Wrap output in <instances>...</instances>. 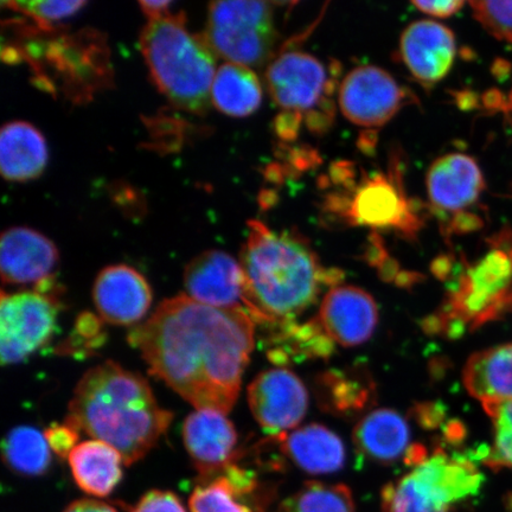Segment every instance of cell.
Instances as JSON below:
<instances>
[{
	"instance_id": "obj_1",
	"label": "cell",
	"mask_w": 512,
	"mask_h": 512,
	"mask_svg": "<svg viewBox=\"0 0 512 512\" xmlns=\"http://www.w3.org/2000/svg\"><path fill=\"white\" fill-rule=\"evenodd\" d=\"M254 320L179 294L128 335L150 374L197 409L232 411L254 349Z\"/></svg>"
},
{
	"instance_id": "obj_2",
	"label": "cell",
	"mask_w": 512,
	"mask_h": 512,
	"mask_svg": "<svg viewBox=\"0 0 512 512\" xmlns=\"http://www.w3.org/2000/svg\"><path fill=\"white\" fill-rule=\"evenodd\" d=\"M172 418L144 377L107 361L82 376L66 422L114 447L130 466L158 444Z\"/></svg>"
},
{
	"instance_id": "obj_3",
	"label": "cell",
	"mask_w": 512,
	"mask_h": 512,
	"mask_svg": "<svg viewBox=\"0 0 512 512\" xmlns=\"http://www.w3.org/2000/svg\"><path fill=\"white\" fill-rule=\"evenodd\" d=\"M247 281V312L255 323L293 322L317 302L326 287L342 279L326 270L303 238L275 232L265 223L248 222V236L240 256Z\"/></svg>"
},
{
	"instance_id": "obj_4",
	"label": "cell",
	"mask_w": 512,
	"mask_h": 512,
	"mask_svg": "<svg viewBox=\"0 0 512 512\" xmlns=\"http://www.w3.org/2000/svg\"><path fill=\"white\" fill-rule=\"evenodd\" d=\"M140 49L153 82L172 105L195 114L208 110L215 53L206 37L185 29L183 14L149 21L140 36Z\"/></svg>"
},
{
	"instance_id": "obj_5",
	"label": "cell",
	"mask_w": 512,
	"mask_h": 512,
	"mask_svg": "<svg viewBox=\"0 0 512 512\" xmlns=\"http://www.w3.org/2000/svg\"><path fill=\"white\" fill-rule=\"evenodd\" d=\"M482 483L470 459L437 450L382 490V512H450L477 495Z\"/></svg>"
},
{
	"instance_id": "obj_6",
	"label": "cell",
	"mask_w": 512,
	"mask_h": 512,
	"mask_svg": "<svg viewBox=\"0 0 512 512\" xmlns=\"http://www.w3.org/2000/svg\"><path fill=\"white\" fill-rule=\"evenodd\" d=\"M512 309V255L494 248L466 268L452 287L447 304L427 323L432 331L456 336Z\"/></svg>"
},
{
	"instance_id": "obj_7",
	"label": "cell",
	"mask_w": 512,
	"mask_h": 512,
	"mask_svg": "<svg viewBox=\"0 0 512 512\" xmlns=\"http://www.w3.org/2000/svg\"><path fill=\"white\" fill-rule=\"evenodd\" d=\"M207 42L215 55L246 67L270 62L278 40L271 3L214 2L209 5Z\"/></svg>"
},
{
	"instance_id": "obj_8",
	"label": "cell",
	"mask_w": 512,
	"mask_h": 512,
	"mask_svg": "<svg viewBox=\"0 0 512 512\" xmlns=\"http://www.w3.org/2000/svg\"><path fill=\"white\" fill-rule=\"evenodd\" d=\"M266 85L274 104L284 113L300 115L311 130L330 124L335 75L318 57L287 50L268 63Z\"/></svg>"
},
{
	"instance_id": "obj_9",
	"label": "cell",
	"mask_w": 512,
	"mask_h": 512,
	"mask_svg": "<svg viewBox=\"0 0 512 512\" xmlns=\"http://www.w3.org/2000/svg\"><path fill=\"white\" fill-rule=\"evenodd\" d=\"M60 299L55 280L35 290L2 293L0 302V360L11 366L46 345L56 330Z\"/></svg>"
},
{
	"instance_id": "obj_10",
	"label": "cell",
	"mask_w": 512,
	"mask_h": 512,
	"mask_svg": "<svg viewBox=\"0 0 512 512\" xmlns=\"http://www.w3.org/2000/svg\"><path fill=\"white\" fill-rule=\"evenodd\" d=\"M334 202H338L334 210L352 226L395 229L408 235L419 228V217L409 206L401 182L383 174L363 179L351 196Z\"/></svg>"
},
{
	"instance_id": "obj_11",
	"label": "cell",
	"mask_w": 512,
	"mask_h": 512,
	"mask_svg": "<svg viewBox=\"0 0 512 512\" xmlns=\"http://www.w3.org/2000/svg\"><path fill=\"white\" fill-rule=\"evenodd\" d=\"M338 102L350 123L379 128L407 105L408 94L386 70L362 66L345 76L339 87Z\"/></svg>"
},
{
	"instance_id": "obj_12",
	"label": "cell",
	"mask_w": 512,
	"mask_h": 512,
	"mask_svg": "<svg viewBox=\"0 0 512 512\" xmlns=\"http://www.w3.org/2000/svg\"><path fill=\"white\" fill-rule=\"evenodd\" d=\"M248 403L261 430L279 437L304 419L309 393L292 371L274 368L259 374L249 384Z\"/></svg>"
},
{
	"instance_id": "obj_13",
	"label": "cell",
	"mask_w": 512,
	"mask_h": 512,
	"mask_svg": "<svg viewBox=\"0 0 512 512\" xmlns=\"http://www.w3.org/2000/svg\"><path fill=\"white\" fill-rule=\"evenodd\" d=\"M184 286L196 302L217 309L247 311V281L238 260L226 252L210 249L185 268Z\"/></svg>"
},
{
	"instance_id": "obj_14",
	"label": "cell",
	"mask_w": 512,
	"mask_h": 512,
	"mask_svg": "<svg viewBox=\"0 0 512 512\" xmlns=\"http://www.w3.org/2000/svg\"><path fill=\"white\" fill-rule=\"evenodd\" d=\"M226 415L215 409H197L184 421V445L201 483L238 462V433Z\"/></svg>"
},
{
	"instance_id": "obj_15",
	"label": "cell",
	"mask_w": 512,
	"mask_h": 512,
	"mask_svg": "<svg viewBox=\"0 0 512 512\" xmlns=\"http://www.w3.org/2000/svg\"><path fill=\"white\" fill-rule=\"evenodd\" d=\"M316 319L332 342L356 347L373 336L379 310L373 297L362 288L337 285L325 294Z\"/></svg>"
},
{
	"instance_id": "obj_16",
	"label": "cell",
	"mask_w": 512,
	"mask_h": 512,
	"mask_svg": "<svg viewBox=\"0 0 512 512\" xmlns=\"http://www.w3.org/2000/svg\"><path fill=\"white\" fill-rule=\"evenodd\" d=\"M96 310L105 322L130 326L137 324L149 312L152 290L143 274L127 265L104 268L93 287Z\"/></svg>"
},
{
	"instance_id": "obj_17",
	"label": "cell",
	"mask_w": 512,
	"mask_h": 512,
	"mask_svg": "<svg viewBox=\"0 0 512 512\" xmlns=\"http://www.w3.org/2000/svg\"><path fill=\"white\" fill-rule=\"evenodd\" d=\"M456 53L453 32L430 19L412 23L401 36V59L424 86H433L446 78L456 60Z\"/></svg>"
},
{
	"instance_id": "obj_18",
	"label": "cell",
	"mask_w": 512,
	"mask_h": 512,
	"mask_svg": "<svg viewBox=\"0 0 512 512\" xmlns=\"http://www.w3.org/2000/svg\"><path fill=\"white\" fill-rule=\"evenodd\" d=\"M59 261V249L54 242L34 229L14 227L2 235L0 272L3 284L37 285L53 277Z\"/></svg>"
},
{
	"instance_id": "obj_19",
	"label": "cell",
	"mask_w": 512,
	"mask_h": 512,
	"mask_svg": "<svg viewBox=\"0 0 512 512\" xmlns=\"http://www.w3.org/2000/svg\"><path fill=\"white\" fill-rule=\"evenodd\" d=\"M426 183L432 207L443 215L465 213L485 188L478 163L464 153H448L435 160Z\"/></svg>"
},
{
	"instance_id": "obj_20",
	"label": "cell",
	"mask_w": 512,
	"mask_h": 512,
	"mask_svg": "<svg viewBox=\"0 0 512 512\" xmlns=\"http://www.w3.org/2000/svg\"><path fill=\"white\" fill-rule=\"evenodd\" d=\"M279 437L280 451L284 456L310 475L337 472L345 463L343 441L325 426L307 425Z\"/></svg>"
},
{
	"instance_id": "obj_21",
	"label": "cell",
	"mask_w": 512,
	"mask_h": 512,
	"mask_svg": "<svg viewBox=\"0 0 512 512\" xmlns=\"http://www.w3.org/2000/svg\"><path fill=\"white\" fill-rule=\"evenodd\" d=\"M411 432L407 421L393 409H376L358 422L354 443L358 453L377 464H392L408 456Z\"/></svg>"
},
{
	"instance_id": "obj_22",
	"label": "cell",
	"mask_w": 512,
	"mask_h": 512,
	"mask_svg": "<svg viewBox=\"0 0 512 512\" xmlns=\"http://www.w3.org/2000/svg\"><path fill=\"white\" fill-rule=\"evenodd\" d=\"M48 163L43 134L25 121H11L0 131V170L6 181L27 182L41 176Z\"/></svg>"
},
{
	"instance_id": "obj_23",
	"label": "cell",
	"mask_w": 512,
	"mask_h": 512,
	"mask_svg": "<svg viewBox=\"0 0 512 512\" xmlns=\"http://www.w3.org/2000/svg\"><path fill=\"white\" fill-rule=\"evenodd\" d=\"M68 462L76 485L94 497L110 496L124 476L123 457L101 440L83 441L70 453Z\"/></svg>"
},
{
	"instance_id": "obj_24",
	"label": "cell",
	"mask_w": 512,
	"mask_h": 512,
	"mask_svg": "<svg viewBox=\"0 0 512 512\" xmlns=\"http://www.w3.org/2000/svg\"><path fill=\"white\" fill-rule=\"evenodd\" d=\"M464 384L482 403L512 401V343L473 354L464 369Z\"/></svg>"
},
{
	"instance_id": "obj_25",
	"label": "cell",
	"mask_w": 512,
	"mask_h": 512,
	"mask_svg": "<svg viewBox=\"0 0 512 512\" xmlns=\"http://www.w3.org/2000/svg\"><path fill=\"white\" fill-rule=\"evenodd\" d=\"M210 98L221 113L245 118L261 106V83L251 68L227 62L216 70Z\"/></svg>"
},
{
	"instance_id": "obj_26",
	"label": "cell",
	"mask_w": 512,
	"mask_h": 512,
	"mask_svg": "<svg viewBox=\"0 0 512 512\" xmlns=\"http://www.w3.org/2000/svg\"><path fill=\"white\" fill-rule=\"evenodd\" d=\"M272 326L275 334L270 339L268 357L278 366L294 360L328 357L334 351L335 343L316 318L306 323L293 320Z\"/></svg>"
},
{
	"instance_id": "obj_27",
	"label": "cell",
	"mask_w": 512,
	"mask_h": 512,
	"mask_svg": "<svg viewBox=\"0 0 512 512\" xmlns=\"http://www.w3.org/2000/svg\"><path fill=\"white\" fill-rule=\"evenodd\" d=\"M3 458L6 465L18 475H44L51 464V450L46 435L31 426L14 428L4 439Z\"/></svg>"
},
{
	"instance_id": "obj_28",
	"label": "cell",
	"mask_w": 512,
	"mask_h": 512,
	"mask_svg": "<svg viewBox=\"0 0 512 512\" xmlns=\"http://www.w3.org/2000/svg\"><path fill=\"white\" fill-rule=\"evenodd\" d=\"M275 512H356L348 486L310 482L285 499Z\"/></svg>"
},
{
	"instance_id": "obj_29",
	"label": "cell",
	"mask_w": 512,
	"mask_h": 512,
	"mask_svg": "<svg viewBox=\"0 0 512 512\" xmlns=\"http://www.w3.org/2000/svg\"><path fill=\"white\" fill-rule=\"evenodd\" d=\"M191 512H254L222 475L200 483L189 499Z\"/></svg>"
},
{
	"instance_id": "obj_30",
	"label": "cell",
	"mask_w": 512,
	"mask_h": 512,
	"mask_svg": "<svg viewBox=\"0 0 512 512\" xmlns=\"http://www.w3.org/2000/svg\"><path fill=\"white\" fill-rule=\"evenodd\" d=\"M494 427V445L485 456V463L495 469L512 470V401L483 403Z\"/></svg>"
},
{
	"instance_id": "obj_31",
	"label": "cell",
	"mask_w": 512,
	"mask_h": 512,
	"mask_svg": "<svg viewBox=\"0 0 512 512\" xmlns=\"http://www.w3.org/2000/svg\"><path fill=\"white\" fill-rule=\"evenodd\" d=\"M322 396H325L326 405L337 412L357 411L369 400L370 389L364 387L360 381L350 380L342 375L329 373L323 376Z\"/></svg>"
},
{
	"instance_id": "obj_32",
	"label": "cell",
	"mask_w": 512,
	"mask_h": 512,
	"mask_svg": "<svg viewBox=\"0 0 512 512\" xmlns=\"http://www.w3.org/2000/svg\"><path fill=\"white\" fill-rule=\"evenodd\" d=\"M473 15L490 35L512 43V2H472Z\"/></svg>"
},
{
	"instance_id": "obj_33",
	"label": "cell",
	"mask_w": 512,
	"mask_h": 512,
	"mask_svg": "<svg viewBox=\"0 0 512 512\" xmlns=\"http://www.w3.org/2000/svg\"><path fill=\"white\" fill-rule=\"evenodd\" d=\"M12 10L22 12L25 16L34 19L42 29H49L51 25L73 16L85 2H9L4 3Z\"/></svg>"
},
{
	"instance_id": "obj_34",
	"label": "cell",
	"mask_w": 512,
	"mask_h": 512,
	"mask_svg": "<svg viewBox=\"0 0 512 512\" xmlns=\"http://www.w3.org/2000/svg\"><path fill=\"white\" fill-rule=\"evenodd\" d=\"M74 344H66V350L72 352H86L88 350H93L98 347L102 343H104L105 338L104 334H102L101 324L99 323V319L96 318L92 313L85 312L79 316L78 320H76L75 330L72 337H70L69 342H76Z\"/></svg>"
},
{
	"instance_id": "obj_35",
	"label": "cell",
	"mask_w": 512,
	"mask_h": 512,
	"mask_svg": "<svg viewBox=\"0 0 512 512\" xmlns=\"http://www.w3.org/2000/svg\"><path fill=\"white\" fill-rule=\"evenodd\" d=\"M128 512H187L181 499L174 492L151 490L139 499Z\"/></svg>"
},
{
	"instance_id": "obj_36",
	"label": "cell",
	"mask_w": 512,
	"mask_h": 512,
	"mask_svg": "<svg viewBox=\"0 0 512 512\" xmlns=\"http://www.w3.org/2000/svg\"><path fill=\"white\" fill-rule=\"evenodd\" d=\"M44 435H46L50 450L62 459L68 458L74 448L79 445L80 431L67 424L66 421L63 424L51 425Z\"/></svg>"
},
{
	"instance_id": "obj_37",
	"label": "cell",
	"mask_w": 512,
	"mask_h": 512,
	"mask_svg": "<svg viewBox=\"0 0 512 512\" xmlns=\"http://www.w3.org/2000/svg\"><path fill=\"white\" fill-rule=\"evenodd\" d=\"M416 9L435 18H448L462 10L464 2H413Z\"/></svg>"
},
{
	"instance_id": "obj_38",
	"label": "cell",
	"mask_w": 512,
	"mask_h": 512,
	"mask_svg": "<svg viewBox=\"0 0 512 512\" xmlns=\"http://www.w3.org/2000/svg\"><path fill=\"white\" fill-rule=\"evenodd\" d=\"M63 512H118L111 504L98 499L82 498L70 503Z\"/></svg>"
},
{
	"instance_id": "obj_39",
	"label": "cell",
	"mask_w": 512,
	"mask_h": 512,
	"mask_svg": "<svg viewBox=\"0 0 512 512\" xmlns=\"http://www.w3.org/2000/svg\"><path fill=\"white\" fill-rule=\"evenodd\" d=\"M172 4L174 3L168 2V0H160V2H156V0H144V2L139 3L140 8H142L144 14L149 17L150 21L171 15L172 12L170 8Z\"/></svg>"
},
{
	"instance_id": "obj_40",
	"label": "cell",
	"mask_w": 512,
	"mask_h": 512,
	"mask_svg": "<svg viewBox=\"0 0 512 512\" xmlns=\"http://www.w3.org/2000/svg\"><path fill=\"white\" fill-rule=\"evenodd\" d=\"M505 111L510 112L512 111V92L510 94V98L507 101V107H505Z\"/></svg>"
}]
</instances>
